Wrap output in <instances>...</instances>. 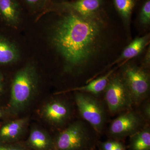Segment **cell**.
<instances>
[{
    "label": "cell",
    "mask_w": 150,
    "mask_h": 150,
    "mask_svg": "<svg viewBox=\"0 0 150 150\" xmlns=\"http://www.w3.org/2000/svg\"><path fill=\"white\" fill-rule=\"evenodd\" d=\"M0 150H30L23 142L14 143H0Z\"/></svg>",
    "instance_id": "21"
},
{
    "label": "cell",
    "mask_w": 150,
    "mask_h": 150,
    "mask_svg": "<svg viewBox=\"0 0 150 150\" xmlns=\"http://www.w3.org/2000/svg\"><path fill=\"white\" fill-rule=\"evenodd\" d=\"M3 116V113L2 112H1V111L0 110V118L2 117Z\"/></svg>",
    "instance_id": "24"
},
{
    "label": "cell",
    "mask_w": 150,
    "mask_h": 150,
    "mask_svg": "<svg viewBox=\"0 0 150 150\" xmlns=\"http://www.w3.org/2000/svg\"><path fill=\"white\" fill-rule=\"evenodd\" d=\"M28 117L16 119L6 123L0 129V143L23 142L28 124Z\"/></svg>",
    "instance_id": "12"
},
{
    "label": "cell",
    "mask_w": 150,
    "mask_h": 150,
    "mask_svg": "<svg viewBox=\"0 0 150 150\" xmlns=\"http://www.w3.org/2000/svg\"><path fill=\"white\" fill-rule=\"evenodd\" d=\"M140 20L142 24L147 25L150 22V0H146L143 4L140 13Z\"/></svg>",
    "instance_id": "20"
},
{
    "label": "cell",
    "mask_w": 150,
    "mask_h": 150,
    "mask_svg": "<svg viewBox=\"0 0 150 150\" xmlns=\"http://www.w3.org/2000/svg\"><path fill=\"white\" fill-rule=\"evenodd\" d=\"M144 113L145 117L148 119H149L150 118V105L149 103H148L145 106L144 109Z\"/></svg>",
    "instance_id": "23"
},
{
    "label": "cell",
    "mask_w": 150,
    "mask_h": 150,
    "mask_svg": "<svg viewBox=\"0 0 150 150\" xmlns=\"http://www.w3.org/2000/svg\"><path fill=\"white\" fill-rule=\"evenodd\" d=\"M54 150H91L96 139L80 122L70 125L54 137Z\"/></svg>",
    "instance_id": "3"
},
{
    "label": "cell",
    "mask_w": 150,
    "mask_h": 150,
    "mask_svg": "<svg viewBox=\"0 0 150 150\" xmlns=\"http://www.w3.org/2000/svg\"><path fill=\"white\" fill-rule=\"evenodd\" d=\"M52 12L56 19L47 33L51 46L64 60L67 70L83 65L96 50L100 34L99 16Z\"/></svg>",
    "instance_id": "1"
},
{
    "label": "cell",
    "mask_w": 150,
    "mask_h": 150,
    "mask_svg": "<svg viewBox=\"0 0 150 150\" xmlns=\"http://www.w3.org/2000/svg\"><path fill=\"white\" fill-rule=\"evenodd\" d=\"M129 150H150V131L146 128L130 136Z\"/></svg>",
    "instance_id": "16"
},
{
    "label": "cell",
    "mask_w": 150,
    "mask_h": 150,
    "mask_svg": "<svg viewBox=\"0 0 150 150\" xmlns=\"http://www.w3.org/2000/svg\"><path fill=\"white\" fill-rule=\"evenodd\" d=\"M23 142L30 150H54V137L47 131L37 127L31 129Z\"/></svg>",
    "instance_id": "13"
},
{
    "label": "cell",
    "mask_w": 150,
    "mask_h": 150,
    "mask_svg": "<svg viewBox=\"0 0 150 150\" xmlns=\"http://www.w3.org/2000/svg\"><path fill=\"white\" fill-rule=\"evenodd\" d=\"M113 71V70L110 71L101 77L91 81L86 85L70 89L64 91L59 92L56 94H59L64 93L68 92L76 91L84 93L93 94L94 95L98 94L105 90L110 80V76L112 75Z\"/></svg>",
    "instance_id": "14"
},
{
    "label": "cell",
    "mask_w": 150,
    "mask_h": 150,
    "mask_svg": "<svg viewBox=\"0 0 150 150\" xmlns=\"http://www.w3.org/2000/svg\"><path fill=\"white\" fill-rule=\"evenodd\" d=\"M148 40V35L136 38L125 48L120 57L113 62V64L123 60H129L138 56L147 44Z\"/></svg>",
    "instance_id": "15"
},
{
    "label": "cell",
    "mask_w": 150,
    "mask_h": 150,
    "mask_svg": "<svg viewBox=\"0 0 150 150\" xmlns=\"http://www.w3.org/2000/svg\"><path fill=\"white\" fill-rule=\"evenodd\" d=\"M104 91L105 101L111 113L128 109L134 103L122 77L117 76L110 79Z\"/></svg>",
    "instance_id": "6"
},
{
    "label": "cell",
    "mask_w": 150,
    "mask_h": 150,
    "mask_svg": "<svg viewBox=\"0 0 150 150\" xmlns=\"http://www.w3.org/2000/svg\"><path fill=\"white\" fill-rule=\"evenodd\" d=\"M30 16L35 19L45 11L52 0H20Z\"/></svg>",
    "instance_id": "17"
},
{
    "label": "cell",
    "mask_w": 150,
    "mask_h": 150,
    "mask_svg": "<svg viewBox=\"0 0 150 150\" xmlns=\"http://www.w3.org/2000/svg\"><path fill=\"white\" fill-rule=\"evenodd\" d=\"M141 123V118L138 114L134 111H128L112 121L108 131V135L111 139L120 141L140 130L139 127Z\"/></svg>",
    "instance_id": "9"
},
{
    "label": "cell",
    "mask_w": 150,
    "mask_h": 150,
    "mask_svg": "<svg viewBox=\"0 0 150 150\" xmlns=\"http://www.w3.org/2000/svg\"><path fill=\"white\" fill-rule=\"evenodd\" d=\"M116 9L122 18L128 21L131 17L136 0H113Z\"/></svg>",
    "instance_id": "18"
},
{
    "label": "cell",
    "mask_w": 150,
    "mask_h": 150,
    "mask_svg": "<svg viewBox=\"0 0 150 150\" xmlns=\"http://www.w3.org/2000/svg\"><path fill=\"white\" fill-rule=\"evenodd\" d=\"M95 150V149H92V150Z\"/></svg>",
    "instance_id": "25"
},
{
    "label": "cell",
    "mask_w": 150,
    "mask_h": 150,
    "mask_svg": "<svg viewBox=\"0 0 150 150\" xmlns=\"http://www.w3.org/2000/svg\"><path fill=\"white\" fill-rule=\"evenodd\" d=\"M103 0H52L41 14L50 12H70L84 17L99 16Z\"/></svg>",
    "instance_id": "5"
},
{
    "label": "cell",
    "mask_w": 150,
    "mask_h": 150,
    "mask_svg": "<svg viewBox=\"0 0 150 150\" xmlns=\"http://www.w3.org/2000/svg\"><path fill=\"white\" fill-rule=\"evenodd\" d=\"M75 100L82 117L90 124L97 133H101L105 117L101 104L94 98L80 92H76Z\"/></svg>",
    "instance_id": "4"
},
{
    "label": "cell",
    "mask_w": 150,
    "mask_h": 150,
    "mask_svg": "<svg viewBox=\"0 0 150 150\" xmlns=\"http://www.w3.org/2000/svg\"><path fill=\"white\" fill-rule=\"evenodd\" d=\"M5 77L4 75L0 71V94L2 93L4 88Z\"/></svg>",
    "instance_id": "22"
},
{
    "label": "cell",
    "mask_w": 150,
    "mask_h": 150,
    "mask_svg": "<svg viewBox=\"0 0 150 150\" xmlns=\"http://www.w3.org/2000/svg\"><path fill=\"white\" fill-rule=\"evenodd\" d=\"M39 76L36 65L27 62L15 74L11 85L9 110L16 115L24 111L34 98L38 90Z\"/></svg>",
    "instance_id": "2"
},
{
    "label": "cell",
    "mask_w": 150,
    "mask_h": 150,
    "mask_svg": "<svg viewBox=\"0 0 150 150\" xmlns=\"http://www.w3.org/2000/svg\"><path fill=\"white\" fill-rule=\"evenodd\" d=\"M100 150H127L125 145L119 140L111 139L105 142H98Z\"/></svg>",
    "instance_id": "19"
},
{
    "label": "cell",
    "mask_w": 150,
    "mask_h": 150,
    "mask_svg": "<svg viewBox=\"0 0 150 150\" xmlns=\"http://www.w3.org/2000/svg\"><path fill=\"white\" fill-rule=\"evenodd\" d=\"M122 77L134 103H138L148 95L150 89L149 79L144 70L135 66H127L123 71Z\"/></svg>",
    "instance_id": "8"
},
{
    "label": "cell",
    "mask_w": 150,
    "mask_h": 150,
    "mask_svg": "<svg viewBox=\"0 0 150 150\" xmlns=\"http://www.w3.org/2000/svg\"><path fill=\"white\" fill-rule=\"evenodd\" d=\"M30 17L20 0H0V26L11 32L21 29Z\"/></svg>",
    "instance_id": "7"
},
{
    "label": "cell",
    "mask_w": 150,
    "mask_h": 150,
    "mask_svg": "<svg viewBox=\"0 0 150 150\" xmlns=\"http://www.w3.org/2000/svg\"><path fill=\"white\" fill-rule=\"evenodd\" d=\"M41 113L49 123L59 126L64 123L69 117L70 109L64 101L54 100L43 105Z\"/></svg>",
    "instance_id": "11"
},
{
    "label": "cell",
    "mask_w": 150,
    "mask_h": 150,
    "mask_svg": "<svg viewBox=\"0 0 150 150\" xmlns=\"http://www.w3.org/2000/svg\"><path fill=\"white\" fill-rule=\"evenodd\" d=\"M13 32L0 26V67L11 66L21 60V47L13 39Z\"/></svg>",
    "instance_id": "10"
}]
</instances>
